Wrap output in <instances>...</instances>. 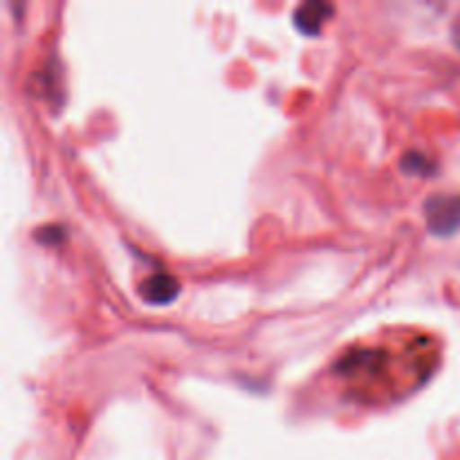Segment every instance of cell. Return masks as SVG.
<instances>
[{"instance_id":"1","label":"cell","mask_w":460,"mask_h":460,"mask_svg":"<svg viewBox=\"0 0 460 460\" xmlns=\"http://www.w3.org/2000/svg\"><path fill=\"white\" fill-rule=\"evenodd\" d=\"M427 227L436 236H452L460 229V196H431L425 202Z\"/></svg>"},{"instance_id":"2","label":"cell","mask_w":460,"mask_h":460,"mask_svg":"<svg viewBox=\"0 0 460 460\" xmlns=\"http://www.w3.org/2000/svg\"><path fill=\"white\" fill-rule=\"evenodd\" d=\"M335 7L331 3H319V0H308V3H301L295 9L292 18H295L296 30L304 31L305 36H317L323 30L328 18L332 16Z\"/></svg>"},{"instance_id":"3","label":"cell","mask_w":460,"mask_h":460,"mask_svg":"<svg viewBox=\"0 0 460 460\" xmlns=\"http://www.w3.org/2000/svg\"><path fill=\"white\" fill-rule=\"evenodd\" d=\"M139 295H142V299L146 301V304L166 305L180 295V283L175 281L171 274L157 272L142 283V290H139Z\"/></svg>"},{"instance_id":"4","label":"cell","mask_w":460,"mask_h":460,"mask_svg":"<svg viewBox=\"0 0 460 460\" xmlns=\"http://www.w3.org/2000/svg\"><path fill=\"white\" fill-rule=\"evenodd\" d=\"M402 169L411 175H429L434 171V164H431V160L427 155L411 151L402 157Z\"/></svg>"},{"instance_id":"5","label":"cell","mask_w":460,"mask_h":460,"mask_svg":"<svg viewBox=\"0 0 460 460\" xmlns=\"http://www.w3.org/2000/svg\"><path fill=\"white\" fill-rule=\"evenodd\" d=\"M452 36H454V43H456V48L460 49V16L454 21L452 25Z\"/></svg>"}]
</instances>
